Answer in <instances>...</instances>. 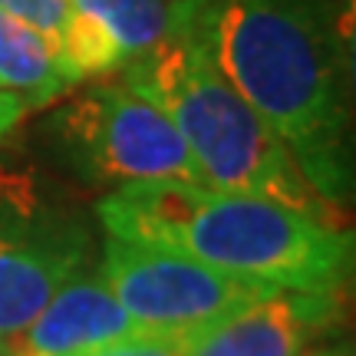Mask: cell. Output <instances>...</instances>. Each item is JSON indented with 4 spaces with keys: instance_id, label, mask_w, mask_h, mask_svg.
<instances>
[{
    "instance_id": "6da1fadb",
    "label": "cell",
    "mask_w": 356,
    "mask_h": 356,
    "mask_svg": "<svg viewBox=\"0 0 356 356\" xmlns=\"http://www.w3.org/2000/svg\"><path fill=\"white\" fill-rule=\"evenodd\" d=\"M211 53L320 198L346 202L350 66L337 0H218Z\"/></svg>"
},
{
    "instance_id": "7a4b0ae2",
    "label": "cell",
    "mask_w": 356,
    "mask_h": 356,
    "mask_svg": "<svg viewBox=\"0 0 356 356\" xmlns=\"http://www.w3.org/2000/svg\"><path fill=\"white\" fill-rule=\"evenodd\" d=\"M99 221L109 238L172 248L274 291H343L353 267V234L337 221L195 181L119 185Z\"/></svg>"
},
{
    "instance_id": "3957f363",
    "label": "cell",
    "mask_w": 356,
    "mask_h": 356,
    "mask_svg": "<svg viewBox=\"0 0 356 356\" xmlns=\"http://www.w3.org/2000/svg\"><path fill=\"white\" fill-rule=\"evenodd\" d=\"M211 24L215 13L136 56L119 70L122 83L168 115L202 185L270 198L340 225L337 208L314 191L291 152L221 73L211 53Z\"/></svg>"
},
{
    "instance_id": "277c9868",
    "label": "cell",
    "mask_w": 356,
    "mask_h": 356,
    "mask_svg": "<svg viewBox=\"0 0 356 356\" xmlns=\"http://www.w3.org/2000/svg\"><path fill=\"white\" fill-rule=\"evenodd\" d=\"M53 142L83 178L99 185L195 181L191 162L168 115L122 79L96 83L53 115Z\"/></svg>"
},
{
    "instance_id": "5b68a950",
    "label": "cell",
    "mask_w": 356,
    "mask_h": 356,
    "mask_svg": "<svg viewBox=\"0 0 356 356\" xmlns=\"http://www.w3.org/2000/svg\"><path fill=\"white\" fill-rule=\"evenodd\" d=\"M99 274L142 333L172 337H198L234 310L274 293V287L221 274L181 251L119 238L102 244Z\"/></svg>"
},
{
    "instance_id": "8992f818",
    "label": "cell",
    "mask_w": 356,
    "mask_h": 356,
    "mask_svg": "<svg viewBox=\"0 0 356 356\" xmlns=\"http://www.w3.org/2000/svg\"><path fill=\"white\" fill-rule=\"evenodd\" d=\"M89 264L76 218L43 204L24 178H0V337L13 340Z\"/></svg>"
},
{
    "instance_id": "52a82bcc",
    "label": "cell",
    "mask_w": 356,
    "mask_h": 356,
    "mask_svg": "<svg viewBox=\"0 0 356 356\" xmlns=\"http://www.w3.org/2000/svg\"><path fill=\"white\" fill-rule=\"evenodd\" d=\"M343 314V291H274L188 340L185 356H304Z\"/></svg>"
},
{
    "instance_id": "ba28073f",
    "label": "cell",
    "mask_w": 356,
    "mask_h": 356,
    "mask_svg": "<svg viewBox=\"0 0 356 356\" xmlns=\"http://www.w3.org/2000/svg\"><path fill=\"white\" fill-rule=\"evenodd\" d=\"M136 333H142L139 323L122 310L99 270H79L30 320L13 350L17 356H86Z\"/></svg>"
},
{
    "instance_id": "9c48e42d",
    "label": "cell",
    "mask_w": 356,
    "mask_h": 356,
    "mask_svg": "<svg viewBox=\"0 0 356 356\" xmlns=\"http://www.w3.org/2000/svg\"><path fill=\"white\" fill-rule=\"evenodd\" d=\"M70 7L106 26L126 63L155 50L185 26L218 10V0H70Z\"/></svg>"
},
{
    "instance_id": "30bf717a",
    "label": "cell",
    "mask_w": 356,
    "mask_h": 356,
    "mask_svg": "<svg viewBox=\"0 0 356 356\" xmlns=\"http://www.w3.org/2000/svg\"><path fill=\"white\" fill-rule=\"evenodd\" d=\"M0 89L20 96L26 109L50 106L70 89L56 70L50 43L33 26L13 20L3 10H0Z\"/></svg>"
},
{
    "instance_id": "8fae6325",
    "label": "cell",
    "mask_w": 356,
    "mask_h": 356,
    "mask_svg": "<svg viewBox=\"0 0 356 356\" xmlns=\"http://www.w3.org/2000/svg\"><path fill=\"white\" fill-rule=\"evenodd\" d=\"M53 56H56V70L66 79V86L106 76V73H115L126 66V53L115 47L106 26L79 10L70 13L60 40L53 43Z\"/></svg>"
},
{
    "instance_id": "7c38bea8",
    "label": "cell",
    "mask_w": 356,
    "mask_h": 356,
    "mask_svg": "<svg viewBox=\"0 0 356 356\" xmlns=\"http://www.w3.org/2000/svg\"><path fill=\"white\" fill-rule=\"evenodd\" d=\"M0 10L13 20H20V24L33 26L53 47L63 33L73 7H70V0H0Z\"/></svg>"
},
{
    "instance_id": "4fadbf2b",
    "label": "cell",
    "mask_w": 356,
    "mask_h": 356,
    "mask_svg": "<svg viewBox=\"0 0 356 356\" xmlns=\"http://www.w3.org/2000/svg\"><path fill=\"white\" fill-rule=\"evenodd\" d=\"M188 340L191 337H172V333H136L86 356H185Z\"/></svg>"
},
{
    "instance_id": "5bb4252c",
    "label": "cell",
    "mask_w": 356,
    "mask_h": 356,
    "mask_svg": "<svg viewBox=\"0 0 356 356\" xmlns=\"http://www.w3.org/2000/svg\"><path fill=\"white\" fill-rule=\"evenodd\" d=\"M26 113V106L20 96H13L7 89H0V139L10 132L17 122H20V115Z\"/></svg>"
},
{
    "instance_id": "9a60e30c",
    "label": "cell",
    "mask_w": 356,
    "mask_h": 356,
    "mask_svg": "<svg viewBox=\"0 0 356 356\" xmlns=\"http://www.w3.org/2000/svg\"><path fill=\"white\" fill-rule=\"evenodd\" d=\"M304 356H350L346 350H307Z\"/></svg>"
},
{
    "instance_id": "2e32d148",
    "label": "cell",
    "mask_w": 356,
    "mask_h": 356,
    "mask_svg": "<svg viewBox=\"0 0 356 356\" xmlns=\"http://www.w3.org/2000/svg\"><path fill=\"white\" fill-rule=\"evenodd\" d=\"M0 356H17V350H13V340H3V337H0Z\"/></svg>"
}]
</instances>
